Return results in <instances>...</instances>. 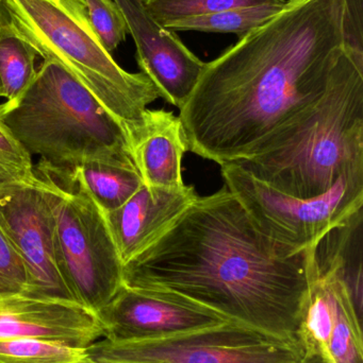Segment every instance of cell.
Wrapping results in <instances>:
<instances>
[{
  "label": "cell",
  "mask_w": 363,
  "mask_h": 363,
  "mask_svg": "<svg viewBox=\"0 0 363 363\" xmlns=\"http://www.w3.org/2000/svg\"><path fill=\"white\" fill-rule=\"evenodd\" d=\"M363 61V0H287L204 72L181 108L189 151L222 165L291 125Z\"/></svg>",
  "instance_id": "obj_1"
},
{
  "label": "cell",
  "mask_w": 363,
  "mask_h": 363,
  "mask_svg": "<svg viewBox=\"0 0 363 363\" xmlns=\"http://www.w3.org/2000/svg\"><path fill=\"white\" fill-rule=\"evenodd\" d=\"M315 249L260 232L224 187L198 196L151 247L123 267V285L168 294L264 334L300 340Z\"/></svg>",
  "instance_id": "obj_2"
},
{
  "label": "cell",
  "mask_w": 363,
  "mask_h": 363,
  "mask_svg": "<svg viewBox=\"0 0 363 363\" xmlns=\"http://www.w3.org/2000/svg\"><path fill=\"white\" fill-rule=\"evenodd\" d=\"M232 163L296 198L327 192L345 172L363 164V61L347 66L294 123Z\"/></svg>",
  "instance_id": "obj_3"
},
{
  "label": "cell",
  "mask_w": 363,
  "mask_h": 363,
  "mask_svg": "<svg viewBox=\"0 0 363 363\" xmlns=\"http://www.w3.org/2000/svg\"><path fill=\"white\" fill-rule=\"evenodd\" d=\"M8 26L44 61L76 78L123 125H138L159 91L142 72H126L104 48L83 0H2Z\"/></svg>",
  "instance_id": "obj_4"
},
{
  "label": "cell",
  "mask_w": 363,
  "mask_h": 363,
  "mask_svg": "<svg viewBox=\"0 0 363 363\" xmlns=\"http://www.w3.org/2000/svg\"><path fill=\"white\" fill-rule=\"evenodd\" d=\"M40 163L72 172L92 160H131L123 125L59 64L43 61L16 108L2 115Z\"/></svg>",
  "instance_id": "obj_5"
},
{
  "label": "cell",
  "mask_w": 363,
  "mask_h": 363,
  "mask_svg": "<svg viewBox=\"0 0 363 363\" xmlns=\"http://www.w3.org/2000/svg\"><path fill=\"white\" fill-rule=\"evenodd\" d=\"M33 169L50 203L64 279L76 302L97 313L123 286V264L104 213L70 172L40 162Z\"/></svg>",
  "instance_id": "obj_6"
},
{
  "label": "cell",
  "mask_w": 363,
  "mask_h": 363,
  "mask_svg": "<svg viewBox=\"0 0 363 363\" xmlns=\"http://www.w3.org/2000/svg\"><path fill=\"white\" fill-rule=\"evenodd\" d=\"M221 172L225 187L260 232L298 251L317 247L363 207V164L345 172L327 192L311 199L279 191L234 163L222 164Z\"/></svg>",
  "instance_id": "obj_7"
},
{
  "label": "cell",
  "mask_w": 363,
  "mask_h": 363,
  "mask_svg": "<svg viewBox=\"0 0 363 363\" xmlns=\"http://www.w3.org/2000/svg\"><path fill=\"white\" fill-rule=\"evenodd\" d=\"M305 347L236 322L158 340L99 339L85 354L100 363H300Z\"/></svg>",
  "instance_id": "obj_8"
},
{
  "label": "cell",
  "mask_w": 363,
  "mask_h": 363,
  "mask_svg": "<svg viewBox=\"0 0 363 363\" xmlns=\"http://www.w3.org/2000/svg\"><path fill=\"white\" fill-rule=\"evenodd\" d=\"M0 223L25 262V296L77 303L64 279L48 196L36 174L0 186Z\"/></svg>",
  "instance_id": "obj_9"
},
{
  "label": "cell",
  "mask_w": 363,
  "mask_h": 363,
  "mask_svg": "<svg viewBox=\"0 0 363 363\" xmlns=\"http://www.w3.org/2000/svg\"><path fill=\"white\" fill-rule=\"evenodd\" d=\"M96 315L102 325V339L114 342L170 338L229 321L187 301L124 285Z\"/></svg>",
  "instance_id": "obj_10"
},
{
  "label": "cell",
  "mask_w": 363,
  "mask_h": 363,
  "mask_svg": "<svg viewBox=\"0 0 363 363\" xmlns=\"http://www.w3.org/2000/svg\"><path fill=\"white\" fill-rule=\"evenodd\" d=\"M123 12L136 48V62L168 104L183 108L193 94L206 63L192 52L176 32L147 12L143 0H114Z\"/></svg>",
  "instance_id": "obj_11"
},
{
  "label": "cell",
  "mask_w": 363,
  "mask_h": 363,
  "mask_svg": "<svg viewBox=\"0 0 363 363\" xmlns=\"http://www.w3.org/2000/svg\"><path fill=\"white\" fill-rule=\"evenodd\" d=\"M0 339H36L85 350L102 339L96 313L67 301L0 296Z\"/></svg>",
  "instance_id": "obj_12"
},
{
  "label": "cell",
  "mask_w": 363,
  "mask_h": 363,
  "mask_svg": "<svg viewBox=\"0 0 363 363\" xmlns=\"http://www.w3.org/2000/svg\"><path fill=\"white\" fill-rule=\"evenodd\" d=\"M362 318L338 272L317 271L300 321L305 351L332 358L352 355L362 345Z\"/></svg>",
  "instance_id": "obj_13"
},
{
  "label": "cell",
  "mask_w": 363,
  "mask_h": 363,
  "mask_svg": "<svg viewBox=\"0 0 363 363\" xmlns=\"http://www.w3.org/2000/svg\"><path fill=\"white\" fill-rule=\"evenodd\" d=\"M197 198L192 186L143 184L123 206L104 213L123 267L159 239Z\"/></svg>",
  "instance_id": "obj_14"
},
{
  "label": "cell",
  "mask_w": 363,
  "mask_h": 363,
  "mask_svg": "<svg viewBox=\"0 0 363 363\" xmlns=\"http://www.w3.org/2000/svg\"><path fill=\"white\" fill-rule=\"evenodd\" d=\"M126 134L132 162L145 185L185 187L181 163L189 147L179 116L146 108L140 123Z\"/></svg>",
  "instance_id": "obj_15"
},
{
  "label": "cell",
  "mask_w": 363,
  "mask_h": 363,
  "mask_svg": "<svg viewBox=\"0 0 363 363\" xmlns=\"http://www.w3.org/2000/svg\"><path fill=\"white\" fill-rule=\"evenodd\" d=\"M70 174L104 213L123 206L144 184L131 160H92Z\"/></svg>",
  "instance_id": "obj_16"
},
{
  "label": "cell",
  "mask_w": 363,
  "mask_h": 363,
  "mask_svg": "<svg viewBox=\"0 0 363 363\" xmlns=\"http://www.w3.org/2000/svg\"><path fill=\"white\" fill-rule=\"evenodd\" d=\"M38 57L33 48L14 33L9 26L0 31V84L2 98L0 104L2 115L16 108L33 81L38 69Z\"/></svg>",
  "instance_id": "obj_17"
},
{
  "label": "cell",
  "mask_w": 363,
  "mask_h": 363,
  "mask_svg": "<svg viewBox=\"0 0 363 363\" xmlns=\"http://www.w3.org/2000/svg\"><path fill=\"white\" fill-rule=\"evenodd\" d=\"M283 4L237 8L202 16L189 17L163 23L166 29L174 32L197 31L204 33H232L239 38L264 25L279 12Z\"/></svg>",
  "instance_id": "obj_18"
},
{
  "label": "cell",
  "mask_w": 363,
  "mask_h": 363,
  "mask_svg": "<svg viewBox=\"0 0 363 363\" xmlns=\"http://www.w3.org/2000/svg\"><path fill=\"white\" fill-rule=\"evenodd\" d=\"M287 0H143L148 14L160 25L237 8L285 4Z\"/></svg>",
  "instance_id": "obj_19"
},
{
  "label": "cell",
  "mask_w": 363,
  "mask_h": 363,
  "mask_svg": "<svg viewBox=\"0 0 363 363\" xmlns=\"http://www.w3.org/2000/svg\"><path fill=\"white\" fill-rule=\"evenodd\" d=\"M85 350L36 339H0V363H70Z\"/></svg>",
  "instance_id": "obj_20"
},
{
  "label": "cell",
  "mask_w": 363,
  "mask_h": 363,
  "mask_svg": "<svg viewBox=\"0 0 363 363\" xmlns=\"http://www.w3.org/2000/svg\"><path fill=\"white\" fill-rule=\"evenodd\" d=\"M90 21L104 48L112 53L125 42L128 31L123 12L114 0H83Z\"/></svg>",
  "instance_id": "obj_21"
},
{
  "label": "cell",
  "mask_w": 363,
  "mask_h": 363,
  "mask_svg": "<svg viewBox=\"0 0 363 363\" xmlns=\"http://www.w3.org/2000/svg\"><path fill=\"white\" fill-rule=\"evenodd\" d=\"M33 168L31 155L13 135L0 113V186L32 180Z\"/></svg>",
  "instance_id": "obj_22"
},
{
  "label": "cell",
  "mask_w": 363,
  "mask_h": 363,
  "mask_svg": "<svg viewBox=\"0 0 363 363\" xmlns=\"http://www.w3.org/2000/svg\"><path fill=\"white\" fill-rule=\"evenodd\" d=\"M27 290L25 262L0 223V296L26 294Z\"/></svg>",
  "instance_id": "obj_23"
},
{
  "label": "cell",
  "mask_w": 363,
  "mask_h": 363,
  "mask_svg": "<svg viewBox=\"0 0 363 363\" xmlns=\"http://www.w3.org/2000/svg\"><path fill=\"white\" fill-rule=\"evenodd\" d=\"M300 363H330L326 358L317 352L306 351L304 359Z\"/></svg>",
  "instance_id": "obj_24"
},
{
  "label": "cell",
  "mask_w": 363,
  "mask_h": 363,
  "mask_svg": "<svg viewBox=\"0 0 363 363\" xmlns=\"http://www.w3.org/2000/svg\"><path fill=\"white\" fill-rule=\"evenodd\" d=\"M6 26H8V18H6V12H4V1L0 0V31Z\"/></svg>",
  "instance_id": "obj_25"
},
{
  "label": "cell",
  "mask_w": 363,
  "mask_h": 363,
  "mask_svg": "<svg viewBox=\"0 0 363 363\" xmlns=\"http://www.w3.org/2000/svg\"><path fill=\"white\" fill-rule=\"evenodd\" d=\"M70 363H100L95 362V360L92 359V358H90L89 356L85 354V356H83L82 358H80V359L75 360V362H70Z\"/></svg>",
  "instance_id": "obj_26"
},
{
  "label": "cell",
  "mask_w": 363,
  "mask_h": 363,
  "mask_svg": "<svg viewBox=\"0 0 363 363\" xmlns=\"http://www.w3.org/2000/svg\"><path fill=\"white\" fill-rule=\"evenodd\" d=\"M0 97H2L1 84H0Z\"/></svg>",
  "instance_id": "obj_27"
}]
</instances>
